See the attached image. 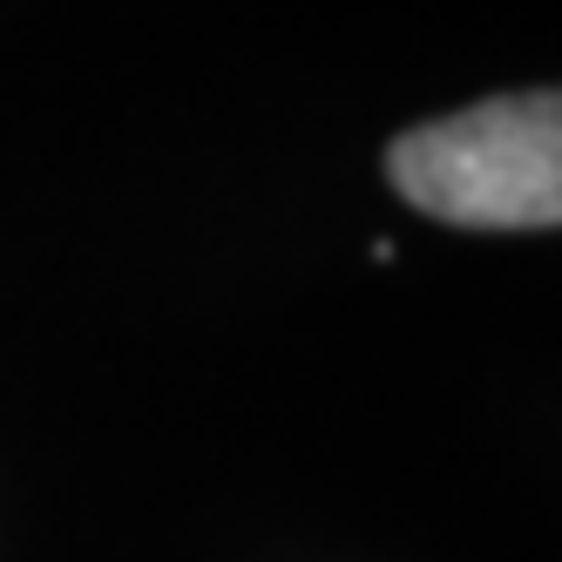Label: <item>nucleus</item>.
<instances>
[{"label": "nucleus", "instance_id": "obj_1", "mask_svg": "<svg viewBox=\"0 0 562 562\" xmlns=\"http://www.w3.org/2000/svg\"><path fill=\"white\" fill-rule=\"evenodd\" d=\"M386 177L414 211L461 231H555L562 217V102L555 89L495 95L386 149Z\"/></svg>", "mask_w": 562, "mask_h": 562}]
</instances>
